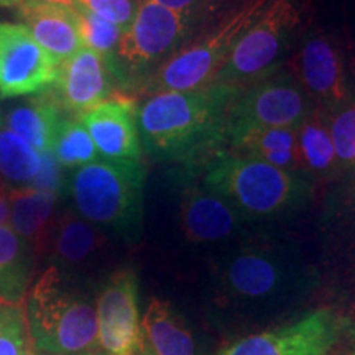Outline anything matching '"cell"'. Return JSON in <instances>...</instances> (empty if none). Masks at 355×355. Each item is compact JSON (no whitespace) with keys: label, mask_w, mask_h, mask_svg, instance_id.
Masks as SVG:
<instances>
[{"label":"cell","mask_w":355,"mask_h":355,"mask_svg":"<svg viewBox=\"0 0 355 355\" xmlns=\"http://www.w3.org/2000/svg\"><path fill=\"white\" fill-rule=\"evenodd\" d=\"M318 273L295 243L247 237L220 248L209 266V306L220 329H250L303 308Z\"/></svg>","instance_id":"cell-1"},{"label":"cell","mask_w":355,"mask_h":355,"mask_svg":"<svg viewBox=\"0 0 355 355\" xmlns=\"http://www.w3.org/2000/svg\"><path fill=\"white\" fill-rule=\"evenodd\" d=\"M241 91L214 83L194 91L148 96L137 109L141 148L158 162H206L225 144L227 112Z\"/></svg>","instance_id":"cell-2"},{"label":"cell","mask_w":355,"mask_h":355,"mask_svg":"<svg viewBox=\"0 0 355 355\" xmlns=\"http://www.w3.org/2000/svg\"><path fill=\"white\" fill-rule=\"evenodd\" d=\"M201 180L250 224L296 214L314 191V183L303 173L230 150H219L204 162Z\"/></svg>","instance_id":"cell-3"},{"label":"cell","mask_w":355,"mask_h":355,"mask_svg":"<svg viewBox=\"0 0 355 355\" xmlns=\"http://www.w3.org/2000/svg\"><path fill=\"white\" fill-rule=\"evenodd\" d=\"M33 350L43 355H78L99 350L96 298L83 282L46 266L24 300Z\"/></svg>","instance_id":"cell-4"},{"label":"cell","mask_w":355,"mask_h":355,"mask_svg":"<svg viewBox=\"0 0 355 355\" xmlns=\"http://www.w3.org/2000/svg\"><path fill=\"white\" fill-rule=\"evenodd\" d=\"M144 162L99 158L73 171L68 191L74 209L91 224L135 243L144 230Z\"/></svg>","instance_id":"cell-5"},{"label":"cell","mask_w":355,"mask_h":355,"mask_svg":"<svg viewBox=\"0 0 355 355\" xmlns=\"http://www.w3.org/2000/svg\"><path fill=\"white\" fill-rule=\"evenodd\" d=\"M268 2L270 0H254L209 35L189 43L188 46H181L157 69L137 83L132 91L155 96L162 92L194 91L214 84L237 38Z\"/></svg>","instance_id":"cell-6"},{"label":"cell","mask_w":355,"mask_h":355,"mask_svg":"<svg viewBox=\"0 0 355 355\" xmlns=\"http://www.w3.org/2000/svg\"><path fill=\"white\" fill-rule=\"evenodd\" d=\"M194 17L139 0L135 19L122 35L112 60H107L119 86L133 89L146 74L157 69L180 50L193 28Z\"/></svg>","instance_id":"cell-7"},{"label":"cell","mask_w":355,"mask_h":355,"mask_svg":"<svg viewBox=\"0 0 355 355\" xmlns=\"http://www.w3.org/2000/svg\"><path fill=\"white\" fill-rule=\"evenodd\" d=\"M298 24L300 10L295 0L266 3L237 38L214 83L243 89L275 73Z\"/></svg>","instance_id":"cell-8"},{"label":"cell","mask_w":355,"mask_h":355,"mask_svg":"<svg viewBox=\"0 0 355 355\" xmlns=\"http://www.w3.org/2000/svg\"><path fill=\"white\" fill-rule=\"evenodd\" d=\"M345 326L347 321L337 311L322 306L270 329L239 337L217 355H329Z\"/></svg>","instance_id":"cell-9"},{"label":"cell","mask_w":355,"mask_h":355,"mask_svg":"<svg viewBox=\"0 0 355 355\" xmlns=\"http://www.w3.org/2000/svg\"><path fill=\"white\" fill-rule=\"evenodd\" d=\"M314 105L295 74L277 69L239 92L227 112L225 133L243 127L298 128Z\"/></svg>","instance_id":"cell-10"},{"label":"cell","mask_w":355,"mask_h":355,"mask_svg":"<svg viewBox=\"0 0 355 355\" xmlns=\"http://www.w3.org/2000/svg\"><path fill=\"white\" fill-rule=\"evenodd\" d=\"M97 343L105 355H140L144 332L139 309V277L121 268L105 278L96 295Z\"/></svg>","instance_id":"cell-11"},{"label":"cell","mask_w":355,"mask_h":355,"mask_svg":"<svg viewBox=\"0 0 355 355\" xmlns=\"http://www.w3.org/2000/svg\"><path fill=\"white\" fill-rule=\"evenodd\" d=\"M293 74L311 101L326 112L354 101L343 50L331 35L311 32L301 40Z\"/></svg>","instance_id":"cell-12"},{"label":"cell","mask_w":355,"mask_h":355,"mask_svg":"<svg viewBox=\"0 0 355 355\" xmlns=\"http://www.w3.org/2000/svg\"><path fill=\"white\" fill-rule=\"evenodd\" d=\"M60 64L21 24L0 21V97L33 96L55 87Z\"/></svg>","instance_id":"cell-13"},{"label":"cell","mask_w":355,"mask_h":355,"mask_svg":"<svg viewBox=\"0 0 355 355\" xmlns=\"http://www.w3.org/2000/svg\"><path fill=\"white\" fill-rule=\"evenodd\" d=\"M178 224L191 245L224 248L247 239L250 222L201 180L181 191Z\"/></svg>","instance_id":"cell-14"},{"label":"cell","mask_w":355,"mask_h":355,"mask_svg":"<svg viewBox=\"0 0 355 355\" xmlns=\"http://www.w3.org/2000/svg\"><path fill=\"white\" fill-rule=\"evenodd\" d=\"M107 250V234L84 219L76 209H68L58 212L43 257H50V265L61 273L83 282L84 275L96 270L104 260Z\"/></svg>","instance_id":"cell-15"},{"label":"cell","mask_w":355,"mask_h":355,"mask_svg":"<svg viewBox=\"0 0 355 355\" xmlns=\"http://www.w3.org/2000/svg\"><path fill=\"white\" fill-rule=\"evenodd\" d=\"M119 86L107 58L81 48L60 64L55 92L64 112L83 117L115 97Z\"/></svg>","instance_id":"cell-16"},{"label":"cell","mask_w":355,"mask_h":355,"mask_svg":"<svg viewBox=\"0 0 355 355\" xmlns=\"http://www.w3.org/2000/svg\"><path fill=\"white\" fill-rule=\"evenodd\" d=\"M97 153L114 162H141L137 109L127 97L115 96L81 117Z\"/></svg>","instance_id":"cell-17"},{"label":"cell","mask_w":355,"mask_h":355,"mask_svg":"<svg viewBox=\"0 0 355 355\" xmlns=\"http://www.w3.org/2000/svg\"><path fill=\"white\" fill-rule=\"evenodd\" d=\"M17 7L21 25L58 64L84 48L74 7L38 0H21Z\"/></svg>","instance_id":"cell-18"},{"label":"cell","mask_w":355,"mask_h":355,"mask_svg":"<svg viewBox=\"0 0 355 355\" xmlns=\"http://www.w3.org/2000/svg\"><path fill=\"white\" fill-rule=\"evenodd\" d=\"M63 119L64 110L51 87L8 104L2 115V125L43 153L51 152L53 139Z\"/></svg>","instance_id":"cell-19"},{"label":"cell","mask_w":355,"mask_h":355,"mask_svg":"<svg viewBox=\"0 0 355 355\" xmlns=\"http://www.w3.org/2000/svg\"><path fill=\"white\" fill-rule=\"evenodd\" d=\"M225 144L234 153L259 158L282 170L303 173L298 146V128H234L225 133Z\"/></svg>","instance_id":"cell-20"},{"label":"cell","mask_w":355,"mask_h":355,"mask_svg":"<svg viewBox=\"0 0 355 355\" xmlns=\"http://www.w3.org/2000/svg\"><path fill=\"white\" fill-rule=\"evenodd\" d=\"M58 201L60 196L46 191H40L30 186H19L8 191L10 202V227L30 243L35 255L43 257L46 242L50 237L58 216Z\"/></svg>","instance_id":"cell-21"},{"label":"cell","mask_w":355,"mask_h":355,"mask_svg":"<svg viewBox=\"0 0 355 355\" xmlns=\"http://www.w3.org/2000/svg\"><path fill=\"white\" fill-rule=\"evenodd\" d=\"M141 332L152 355H199L193 329L168 301H150L141 318Z\"/></svg>","instance_id":"cell-22"},{"label":"cell","mask_w":355,"mask_h":355,"mask_svg":"<svg viewBox=\"0 0 355 355\" xmlns=\"http://www.w3.org/2000/svg\"><path fill=\"white\" fill-rule=\"evenodd\" d=\"M298 146L303 173L313 183L316 180H334L343 173L332 144L327 112L319 105H314L298 127Z\"/></svg>","instance_id":"cell-23"},{"label":"cell","mask_w":355,"mask_h":355,"mask_svg":"<svg viewBox=\"0 0 355 355\" xmlns=\"http://www.w3.org/2000/svg\"><path fill=\"white\" fill-rule=\"evenodd\" d=\"M33 248L10 225H0V300L24 303L35 266Z\"/></svg>","instance_id":"cell-24"},{"label":"cell","mask_w":355,"mask_h":355,"mask_svg":"<svg viewBox=\"0 0 355 355\" xmlns=\"http://www.w3.org/2000/svg\"><path fill=\"white\" fill-rule=\"evenodd\" d=\"M50 153L63 170L71 171L101 158L83 122L68 117H64L58 127Z\"/></svg>","instance_id":"cell-25"},{"label":"cell","mask_w":355,"mask_h":355,"mask_svg":"<svg viewBox=\"0 0 355 355\" xmlns=\"http://www.w3.org/2000/svg\"><path fill=\"white\" fill-rule=\"evenodd\" d=\"M42 155L19 135L0 127V178L12 184L28 186L38 175Z\"/></svg>","instance_id":"cell-26"},{"label":"cell","mask_w":355,"mask_h":355,"mask_svg":"<svg viewBox=\"0 0 355 355\" xmlns=\"http://www.w3.org/2000/svg\"><path fill=\"white\" fill-rule=\"evenodd\" d=\"M35 352L26 326L24 303L0 300V355Z\"/></svg>","instance_id":"cell-27"},{"label":"cell","mask_w":355,"mask_h":355,"mask_svg":"<svg viewBox=\"0 0 355 355\" xmlns=\"http://www.w3.org/2000/svg\"><path fill=\"white\" fill-rule=\"evenodd\" d=\"M324 227L332 239L355 237V168L327 204Z\"/></svg>","instance_id":"cell-28"},{"label":"cell","mask_w":355,"mask_h":355,"mask_svg":"<svg viewBox=\"0 0 355 355\" xmlns=\"http://www.w3.org/2000/svg\"><path fill=\"white\" fill-rule=\"evenodd\" d=\"M74 8L78 12L83 46L99 53L107 60H112L119 44H121L123 30L99 19V17L81 6H74Z\"/></svg>","instance_id":"cell-29"},{"label":"cell","mask_w":355,"mask_h":355,"mask_svg":"<svg viewBox=\"0 0 355 355\" xmlns=\"http://www.w3.org/2000/svg\"><path fill=\"white\" fill-rule=\"evenodd\" d=\"M332 144L340 171L355 168V101L327 112Z\"/></svg>","instance_id":"cell-30"},{"label":"cell","mask_w":355,"mask_h":355,"mask_svg":"<svg viewBox=\"0 0 355 355\" xmlns=\"http://www.w3.org/2000/svg\"><path fill=\"white\" fill-rule=\"evenodd\" d=\"M78 6L125 32L135 19L139 0H79Z\"/></svg>","instance_id":"cell-31"},{"label":"cell","mask_w":355,"mask_h":355,"mask_svg":"<svg viewBox=\"0 0 355 355\" xmlns=\"http://www.w3.org/2000/svg\"><path fill=\"white\" fill-rule=\"evenodd\" d=\"M40 155H42V163H40L38 175L35 176V180L28 186L40 191H46V193H53L61 198L64 194V189H68V183L63 178V168L60 166V163L56 162L50 152H43Z\"/></svg>","instance_id":"cell-32"},{"label":"cell","mask_w":355,"mask_h":355,"mask_svg":"<svg viewBox=\"0 0 355 355\" xmlns=\"http://www.w3.org/2000/svg\"><path fill=\"white\" fill-rule=\"evenodd\" d=\"M152 2L159 3V6L170 8V10L196 17L198 12L204 10L214 0H152Z\"/></svg>","instance_id":"cell-33"},{"label":"cell","mask_w":355,"mask_h":355,"mask_svg":"<svg viewBox=\"0 0 355 355\" xmlns=\"http://www.w3.org/2000/svg\"><path fill=\"white\" fill-rule=\"evenodd\" d=\"M8 191L6 181L0 178V225H6L10 219V202H8Z\"/></svg>","instance_id":"cell-34"},{"label":"cell","mask_w":355,"mask_h":355,"mask_svg":"<svg viewBox=\"0 0 355 355\" xmlns=\"http://www.w3.org/2000/svg\"><path fill=\"white\" fill-rule=\"evenodd\" d=\"M38 2H50V3H61V6L74 7L78 6L79 0H38Z\"/></svg>","instance_id":"cell-35"},{"label":"cell","mask_w":355,"mask_h":355,"mask_svg":"<svg viewBox=\"0 0 355 355\" xmlns=\"http://www.w3.org/2000/svg\"><path fill=\"white\" fill-rule=\"evenodd\" d=\"M21 0H0V6L2 7H13V6H19Z\"/></svg>","instance_id":"cell-36"},{"label":"cell","mask_w":355,"mask_h":355,"mask_svg":"<svg viewBox=\"0 0 355 355\" xmlns=\"http://www.w3.org/2000/svg\"><path fill=\"white\" fill-rule=\"evenodd\" d=\"M350 86H352V96H354V101H355V66H354L352 76H350Z\"/></svg>","instance_id":"cell-37"},{"label":"cell","mask_w":355,"mask_h":355,"mask_svg":"<svg viewBox=\"0 0 355 355\" xmlns=\"http://www.w3.org/2000/svg\"><path fill=\"white\" fill-rule=\"evenodd\" d=\"M38 355H43V354H38ZM78 355H105V354L101 352V350H94V352H86V354H78Z\"/></svg>","instance_id":"cell-38"},{"label":"cell","mask_w":355,"mask_h":355,"mask_svg":"<svg viewBox=\"0 0 355 355\" xmlns=\"http://www.w3.org/2000/svg\"><path fill=\"white\" fill-rule=\"evenodd\" d=\"M352 355H355V326L352 329Z\"/></svg>","instance_id":"cell-39"},{"label":"cell","mask_w":355,"mask_h":355,"mask_svg":"<svg viewBox=\"0 0 355 355\" xmlns=\"http://www.w3.org/2000/svg\"><path fill=\"white\" fill-rule=\"evenodd\" d=\"M0 127H2V115H0Z\"/></svg>","instance_id":"cell-40"},{"label":"cell","mask_w":355,"mask_h":355,"mask_svg":"<svg viewBox=\"0 0 355 355\" xmlns=\"http://www.w3.org/2000/svg\"><path fill=\"white\" fill-rule=\"evenodd\" d=\"M28 355H35V354H33V352H32V354H28Z\"/></svg>","instance_id":"cell-41"}]
</instances>
